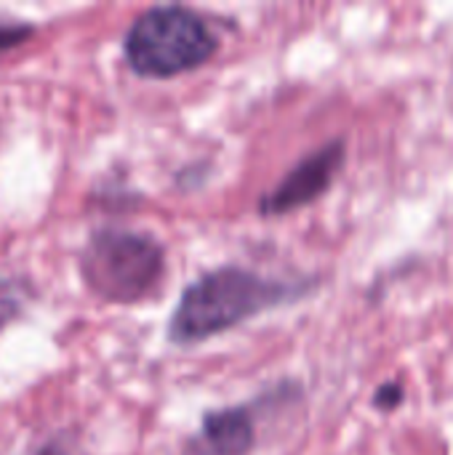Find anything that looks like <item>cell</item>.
Masks as SVG:
<instances>
[{"instance_id": "6da1fadb", "label": "cell", "mask_w": 453, "mask_h": 455, "mask_svg": "<svg viewBox=\"0 0 453 455\" xmlns=\"http://www.w3.org/2000/svg\"><path fill=\"white\" fill-rule=\"evenodd\" d=\"M318 280H275L243 267H219L190 283L171 315L168 341L203 344L264 312L310 296Z\"/></svg>"}, {"instance_id": "7a4b0ae2", "label": "cell", "mask_w": 453, "mask_h": 455, "mask_svg": "<svg viewBox=\"0 0 453 455\" xmlns=\"http://www.w3.org/2000/svg\"><path fill=\"white\" fill-rule=\"evenodd\" d=\"M219 48L211 24L187 5L147 8L123 37L128 69L144 80H168L203 67Z\"/></svg>"}, {"instance_id": "3957f363", "label": "cell", "mask_w": 453, "mask_h": 455, "mask_svg": "<svg viewBox=\"0 0 453 455\" xmlns=\"http://www.w3.org/2000/svg\"><path fill=\"white\" fill-rule=\"evenodd\" d=\"M80 277L85 288L109 304H136L147 299L166 272V251L150 232L101 227L80 251Z\"/></svg>"}, {"instance_id": "277c9868", "label": "cell", "mask_w": 453, "mask_h": 455, "mask_svg": "<svg viewBox=\"0 0 453 455\" xmlns=\"http://www.w3.org/2000/svg\"><path fill=\"white\" fill-rule=\"evenodd\" d=\"M344 160H347L344 139H331L323 147L312 149L296 165H291V171L259 200L256 205L259 213L264 219L286 216L320 200L336 181L339 171L344 168Z\"/></svg>"}, {"instance_id": "5b68a950", "label": "cell", "mask_w": 453, "mask_h": 455, "mask_svg": "<svg viewBox=\"0 0 453 455\" xmlns=\"http://www.w3.org/2000/svg\"><path fill=\"white\" fill-rule=\"evenodd\" d=\"M256 445V421L248 408L232 405L208 411L200 435L192 443L195 455H248Z\"/></svg>"}, {"instance_id": "8992f818", "label": "cell", "mask_w": 453, "mask_h": 455, "mask_svg": "<svg viewBox=\"0 0 453 455\" xmlns=\"http://www.w3.org/2000/svg\"><path fill=\"white\" fill-rule=\"evenodd\" d=\"M27 304L24 283L21 280H3L0 277V328L13 323Z\"/></svg>"}, {"instance_id": "52a82bcc", "label": "cell", "mask_w": 453, "mask_h": 455, "mask_svg": "<svg viewBox=\"0 0 453 455\" xmlns=\"http://www.w3.org/2000/svg\"><path fill=\"white\" fill-rule=\"evenodd\" d=\"M35 35V27L29 21L21 19H3L0 16V53L19 48L21 43H27Z\"/></svg>"}, {"instance_id": "ba28073f", "label": "cell", "mask_w": 453, "mask_h": 455, "mask_svg": "<svg viewBox=\"0 0 453 455\" xmlns=\"http://www.w3.org/2000/svg\"><path fill=\"white\" fill-rule=\"evenodd\" d=\"M406 403V384L400 381H384L376 392H374V408L376 411H398Z\"/></svg>"}]
</instances>
